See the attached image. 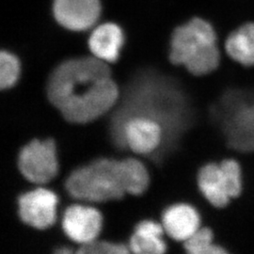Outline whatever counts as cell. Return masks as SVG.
<instances>
[{"instance_id":"6da1fadb","label":"cell","mask_w":254,"mask_h":254,"mask_svg":"<svg viewBox=\"0 0 254 254\" xmlns=\"http://www.w3.org/2000/svg\"><path fill=\"white\" fill-rule=\"evenodd\" d=\"M47 95L67 121L87 124L116 105L119 89L107 63L83 57L65 61L55 69L47 84Z\"/></svg>"},{"instance_id":"7a4b0ae2","label":"cell","mask_w":254,"mask_h":254,"mask_svg":"<svg viewBox=\"0 0 254 254\" xmlns=\"http://www.w3.org/2000/svg\"><path fill=\"white\" fill-rule=\"evenodd\" d=\"M162 81L143 74L129 85L110 125V134L116 145L125 148L123 128L134 117L157 121L163 127L164 139L174 131V126H181L182 116H185L184 99L178 91Z\"/></svg>"},{"instance_id":"3957f363","label":"cell","mask_w":254,"mask_h":254,"mask_svg":"<svg viewBox=\"0 0 254 254\" xmlns=\"http://www.w3.org/2000/svg\"><path fill=\"white\" fill-rule=\"evenodd\" d=\"M169 58L174 65H183L190 73L204 75L216 70L220 53L213 25L201 17H192L173 29Z\"/></svg>"},{"instance_id":"277c9868","label":"cell","mask_w":254,"mask_h":254,"mask_svg":"<svg viewBox=\"0 0 254 254\" xmlns=\"http://www.w3.org/2000/svg\"><path fill=\"white\" fill-rule=\"evenodd\" d=\"M66 190L76 200L104 202L122 199L127 191L121 161L101 158L70 174Z\"/></svg>"},{"instance_id":"5b68a950","label":"cell","mask_w":254,"mask_h":254,"mask_svg":"<svg viewBox=\"0 0 254 254\" xmlns=\"http://www.w3.org/2000/svg\"><path fill=\"white\" fill-rule=\"evenodd\" d=\"M201 193L216 207H224L242 190L241 169L235 160L205 165L198 175Z\"/></svg>"},{"instance_id":"8992f818","label":"cell","mask_w":254,"mask_h":254,"mask_svg":"<svg viewBox=\"0 0 254 254\" xmlns=\"http://www.w3.org/2000/svg\"><path fill=\"white\" fill-rule=\"evenodd\" d=\"M20 172L28 181L46 184L59 173V161L54 140H32L19 154Z\"/></svg>"},{"instance_id":"52a82bcc","label":"cell","mask_w":254,"mask_h":254,"mask_svg":"<svg viewBox=\"0 0 254 254\" xmlns=\"http://www.w3.org/2000/svg\"><path fill=\"white\" fill-rule=\"evenodd\" d=\"M58 202L53 191L46 189L29 191L19 198L20 218L31 227L41 230L51 227L57 218Z\"/></svg>"},{"instance_id":"ba28073f","label":"cell","mask_w":254,"mask_h":254,"mask_svg":"<svg viewBox=\"0 0 254 254\" xmlns=\"http://www.w3.org/2000/svg\"><path fill=\"white\" fill-rule=\"evenodd\" d=\"M56 21L71 31H84L95 26L102 12L100 0H54Z\"/></svg>"},{"instance_id":"9c48e42d","label":"cell","mask_w":254,"mask_h":254,"mask_svg":"<svg viewBox=\"0 0 254 254\" xmlns=\"http://www.w3.org/2000/svg\"><path fill=\"white\" fill-rule=\"evenodd\" d=\"M103 218L91 206L74 204L64 213L63 227L70 239L82 245L94 241L100 234Z\"/></svg>"},{"instance_id":"30bf717a","label":"cell","mask_w":254,"mask_h":254,"mask_svg":"<svg viewBox=\"0 0 254 254\" xmlns=\"http://www.w3.org/2000/svg\"><path fill=\"white\" fill-rule=\"evenodd\" d=\"M123 139L125 148L128 147L136 154H151L161 145L163 127L153 119L134 117L125 124Z\"/></svg>"},{"instance_id":"8fae6325","label":"cell","mask_w":254,"mask_h":254,"mask_svg":"<svg viewBox=\"0 0 254 254\" xmlns=\"http://www.w3.org/2000/svg\"><path fill=\"white\" fill-rule=\"evenodd\" d=\"M124 44V30L112 22L95 27L89 39V47L93 57L107 64L118 61Z\"/></svg>"},{"instance_id":"7c38bea8","label":"cell","mask_w":254,"mask_h":254,"mask_svg":"<svg viewBox=\"0 0 254 254\" xmlns=\"http://www.w3.org/2000/svg\"><path fill=\"white\" fill-rule=\"evenodd\" d=\"M164 230L175 240L186 241L200 226V217L197 211L189 204H175L164 213Z\"/></svg>"},{"instance_id":"4fadbf2b","label":"cell","mask_w":254,"mask_h":254,"mask_svg":"<svg viewBox=\"0 0 254 254\" xmlns=\"http://www.w3.org/2000/svg\"><path fill=\"white\" fill-rule=\"evenodd\" d=\"M227 54L238 64L254 65V22H248L237 27L225 42Z\"/></svg>"},{"instance_id":"5bb4252c","label":"cell","mask_w":254,"mask_h":254,"mask_svg":"<svg viewBox=\"0 0 254 254\" xmlns=\"http://www.w3.org/2000/svg\"><path fill=\"white\" fill-rule=\"evenodd\" d=\"M163 227L160 224L145 220L136 225L134 235L130 239V249L138 254H160L166 252Z\"/></svg>"},{"instance_id":"9a60e30c","label":"cell","mask_w":254,"mask_h":254,"mask_svg":"<svg viewBox=\"0 0 254 254\" xmlns=\"http://www.w3.org/2000/svg\"><path fill=\"white\" fill-rule=\"evenodd\" d=\"M125 189L128 194H142L149 186V174L145 166L135 158L121 161Z\"/></svg>"},{"instance_id":"2e32d148","label":"cell","mask_w":254,"mask_h":254,"mask_svg":"<svg viewBox=\"0 0 254 254\" xmlns=\"http://www.w3.org/2000/svg\"><path fill=\"white\" fill-rule=\"evenodd\" d=\"M185 249L191 254H218L226 252L213 243V234L207 228L196 231L185 241Z\"/></svg>"},{"instance_id":"e0dca14e","label":"cell","mask_w":254,"mask_h":254,"mask_svg":"<svg viewBox=\"0 0 254 254\" xmlns=\"http://www.w3.org/2000/svg\"><path fill=\"white\" fill-rule=\"evenodd\" d=\"M21 64L15 55L0 50V91L9 89L18 81Z\"/></svg>"},{"instance_id":"ac0fdd59","label":"cell","mask_w":254,"mask_h":254,"mask_svg":"<svg viewBox=\"0 0 254 254\" xmlns=\"http://www.w3.org/2000/svg\"><path fill=\"white\" fill-rule=\"evenodd\" d=\"M236 117V140L238 145L244 148H254V106L242 110Z\"/></svg>"},{"instance_id":"d6986e66","label":"cell","mask_w":254,"mask_h":254,"mask_svg":"<svg viewBox=\"0 0 254 254\" xmlns=\"http://www.w3.org/2000/svg\"><path fill=\"white\" fill-rule=\"evenodd\" d=\"M80 254H127L128 250L126 246L110 242L92 241L86 245H82L78 251Z\"/></svg>"}]
</instances>
